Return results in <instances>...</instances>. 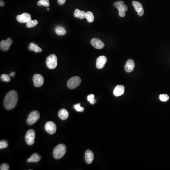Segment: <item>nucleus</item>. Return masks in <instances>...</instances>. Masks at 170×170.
<instances>
[{"mask_svg":"<svg viewBox=\"0 0 170 170\" xmlns=\"http://www.w3.org/2000/svg\"><path fill=\"white\" fill-rule=\"evenodd\" d=\"M18 101V94L15 90H11L8 93L4 99V106L8 110H12L16 106Z\"/></svg>","mask_w":170,"mask_h":170,"instance_id":"1","label":"nucleus"},{"mask_svg":"<svg viewBox=\"0 0 170 170\" xmlns=\"http://www.w3.org/2000/svg\"><path fill=\"white\" fill-rule=\"evenodd\" d=\"M66 152V147L63 144L57 145L53 152L54 158L57 159L61 158L64 156Z\"/></svg>","mask_w":170,"mask_h":170,"instance_id":"2","label":"nucleus"},{"mask_svg":"<svg viewBox=\"0 0 170 170\" xmlns=\"http://www.w3.org/2000/svg\"><path fill=\"white\" fill-rule=\"evenodd\" d=\"M114 6L118 10L119 14L121 17H124L125 16V12L128 10L127 5H125L122 1H118L114 3Z\"/></svg>","mask_w":170,"mask_h":170,"instance_id":"3","label":"nucleus"},{"mask_svg":"<svg viewBox=\"0 0 170 170\" xmlns=\"http://www.w3.org/2000/svg\"><path fill=\"white\" fill-rule=\"evenodd\" d=\"M81 83V79L78 76L72 77L69 79L67 82V86L69 89L72 90L77 88Z\"/></svg>","mask_w":170,"mask_h":170,"instance_id":"4","label":"nucleus"},{"mask_svg":"<svg viewBox=\"0 0 170 170\" xmlns=\"http://www.w3.org/2000/svg\"><path fill=\"white\" fill-rule=\"evenodd\" d=\"M47 66L50 69H54L57 66V57L54 54H52L48 56L47 58Z\"/></svg>","mask_w":170,"mask_h":170,"instance_id":"5","label":"nucleus"},{"mask_svg":"<svg viewBox=\"0 0 170 170\" xmlns=\"http://www.w3.org/2000/svg\"><path fill=\"white\" fill-rule=\"evenodd\" d=\"M40 114L37 111H34L30 112L27 119V123L29 125H33L39 120Z\"/></svg>","mask_w":170,"mask_h":170,"instance_id":"6","label":"nucleus"},{"mask_svg":"<svg viewBox=\"0 0 170 170\" xmlns=\"http://www.w3.org/2000/svg\"><path fill=\"white\" fill-rule=\"evenodd\" d=\"M35 131L33 130H29L27 131L25 136V140L28 145L31 146L35 142Z\"/></svg>","mask_w":170,"mask_h":170,"instance_id":"7","label":"nucleus"},{"mask_svg":"<svg viewBox=\"0 0 170 170\" xmlns=\"http://www.w3.org/2000/svg\"><path fill=\"white\" fill-rule=\"evenodd\" d=\"M34 85L36 87H40L44 83V78L41 75L35 74L33 77Z\"/></svg>","mask_w":170,"mask_h":170,"instance_id":"8","label":"nucleus"},{"mask_svg":"<svg viewBox=\"0 0 170 170\" xmlns=\"http://www.w3.org/2000/svg\"><path fill=\"white\" fill-rule=\"evenodd\" d=\"M12 43V40L10 38H8L6 40H3L1 41L0 43L1 50L3 51H7L8 50H9V48Z\"/></svg>","mask_w":170,"mask_h":170,"instance_id":"9","label":"nucleus"},{"mask_svg":"<svg viewBox=\"0 0 170 170\" xmlns=\"http://www.w3.org/2000/svg\"><path fill=\"white\" fill-rule=\"evenodd\" d=\"M56 126L53 121H48L45 124V130L50 134H53L56 131Z\"/></svg>","mask_w":170,"mask_h":170,"instance_id":"10","label":"nucleus"},{"mask_svg":"<svg viewBox=\"0 0 170 170\" xmlns=\"http://www.w3.org/2000/svg\"><path fill=\"white\" fill-rule=\"evenodd\" d=\"M31 15L28 13H24L23 14L18 15L16 18L17 21L22 23H26L29 22V20H31Z\"/></svg>","mask_w":170,"mask_h":170,"instance_id":"11","label":"nucleus"},{"mask_svg":"<svg viewBox=\"0 0 170 170\" xmlns=\"http://www.w3.org/2000/svg\"><path fill=\"white\" fill-rule=\"evenodd\" d=\"M107 62V58L104 56L99 57L96 60V66L98 69H102L105 67V64Z\"/></svg>","mask_w":170,"mask_h":170,"instance_id":"12","label":"nucleus"},{"mask_svg":"<svg viewBox=\"0 0 170 170\" xmlns=\"http://www.w3.org/2000/svg\"><path fill=\"white\" fill-rule=\"evenodd\" d=\"M132 5L134 7L135 10L137 12L139 16H142L143 15L144 10L142 5L140 3L136 1H132Z\"/></svg>","mask_w":170,"mask_h":170,"instance_id":"13","label":"nucleus"},{"mask_svg":"<svg viewBox=\"0 0 170 170\" xmlns=\"http://www.w3.org/2000/svg\"><path fill=\"white\" fill-rule=\"evenodd\" d=\"M91 44L94 47L97 49H102L105 46L104 43L98 38H93L91 40Z\"/></svg>","mask_w":170,"mask_h":170,"instance_id":"14","label":"nucleus"},{"mask_svg":"<svg viewBox=\"0 0 170 170\" xmlns=\"http://www.w3.org/2000/svg\"><path fill=\"white\" fill-rule=\"evenodd\" d=\"M135 62L133 60L131 59L128 60L127 62H126L125 65V69L127 72H131L133 71L134 69L135 68Z\"/></svg>","mask_w":170,"mask_h":170,"instance_id":"15","label":"nucleus"},{"mask_svg":"<svg viewBox=\"0 0 170 170\" xmlns=\"http://www.w3.org/2000/svg\"><path fill=\"white\" fill-rule=\"evenodd\" d=\"M94 155L93 153L90 150H87L85 154V158L87 164H90L93 161Z\"/></svg>","mask_w":170,"mask_h":170,"instance_id":"16","label":"nucleus"},{"mask_svg":"<svg viewBox=\"0 0 170 170\" xmlns=\"http://www.w3.org/2000/svg\"><path fill=\"white\" fill-rule=\"evenodd\" d=\"M124 87L122 85H117L113 90V94L115 96H122L124 93Z\"/></svg>","mask_w":170,"mask_h":170,"instance_id":"17","label":"nucleus"},{"mask_svg":"<svg viewBox=\"0 0 170 170\" xmlns=\"http://www.w3.org/2000/svg\"><path fill=\"white\" fill-rule=\"evenodd\" d=\"M58 115L60 118L62 120H65L68 118L69 116V114L68 111L65 109L60 110L58 112Z\"/></svg>","mask_w":170,"mask_h":170,"instance_id":"18","label":"nucleus"},{"mask_svg":"<svg viewBox=\"0 0 170 170\" xmlns=\"http://www.w3.org/2000/svg\"><path fill=\"white\" fill-rule=\"evenodd\" d=\"M41 159V156L37 153H34L28 159L27 161L28 162H38Z\"/></svg>","mask_w":170,"mask_h":170,"instance_id":"19","label":"nucleus"},{"mask_svg":"<svg viewBox=\"0 0 170 170\" xmlns=\"http://www.w3.org/2000/svg\"><path fill=\"white\" fill-rule=\"evenodd\" d=\"M28 49L29 50L34 51L35 53H40L42 51V49L40 48L37 44H35L34 43H31L29 44Z\"/></svg>","mask_w":170,"mask_h":170,"instance_id":"20","label":"nucleus"},{"mask_svg":"<svg viewBox=\"0 0 170 170\" xmlns=\"http://www.w3.org/2000/svg\"><path fill=\"white\" fill-rule=\"evenodd\" d=\"M85 11L79 10L78 9H76L74 13V16L76 18H79V19H83L85 18L86 15Z\"/></svg>","mask_w":170,"mask_h":170,"instance_id":"21","label":"nucleus"},{"mask_svg":"<svg viewBox=\"0 0 170 170\" xmlns=\"http://www.w3.org/2000/svg\"><path fill=\"white\" fill-rule=\"evenodd\" d=\"M55 31L58 35H63L66 33L65 29L60 26H57L55 29Z\"/></svg>","mask_w":170,"mask_h":170,"instance_id":"22","label":"nucleus"},{"mask_svg":"<svg viewBox=\"0 0 170 170\" xmlns=\"http://www.w3.org/2000/svg\"><path fill=\"white\" fill-rule=\"evenodd\" d=\"M85 18L87 20L88 22H92L94 20V16L93 14L91 11H87L86 13Z\"/></svg>","mask_w":170,"mask_h":170,"instance_id":"23","label":"nucleus"},{"mask_svg":"<svg viewBox=\"0 0 170 170\" xmlns=\"http://www.w3.org/2000/svg\"><path fill=\"white\" fill-rule=\"evenodd\" d=\"M38 23V22L37 20H31L26 23V26L28 28H33L35 26H37Z\"/></svg>","mask_w":170,"mask_h":170,"instance_id":"24","label":"nucleus"},{"mask_svg":"<svg viewBox=\"0 0 170 170\" xmlns=\"http://www.w3.org/2000/svg\"><path fill=\"white\" fill-rule=\"evenodd\" d=\"M38 5L39 6H44L45 7H49L50 6L49 0H39L38 1Z\"/></svg>","mask_w":170,"mask_h":170,"instance_id":"25","label":"nucleus"},{"mask_svg":"<svg viewBox=\"0 0 170 170\" xmlns=\"http://www.w3.org/2000/svg\"><path fill=\"white\" fill-rule=\"evenodd\" d=\"M1 79L3 81H5V82H10V75L8 74H3L1 75Z\"/></svg>","mask_w":170,"mask_h":170,"instance_id":"26","label":"nucleus"},{"mask_svg":"<svg viewBox=\"0 0 170 170\" xmlns=\"http://www.w3.org/2000/svg\"><path fill=\"white\" fill-rule=\"evenodd\" d=\"M87 100L90 102L91 105H94L96 103V100L94 99V96L93 94H91L88 96Z\"/></svg>","mask_w":170,"mask_h":170,"instance_id":"27","label":"nucleus"},{"mask_svg":"<svg viewBox=\"0 0 170 170\" xmlns=\"http://www.w3.org/2000/svg\"><path fill=\"white\" fill-rule=\"evenodd\" d=\"M8 145H9V143L6 140H1V141H0V149H1L6 148L8 146Z\"/></svg>","mask_w":170,"mask_h":170,"instance_id":"28","label":"nucleus"},{"mask_svg":"<svg viewBox=\"0 0 170 170\" xmlns=\"http://www.w3.org/2000/svg\"><path fill=\"white\" fill-rule=\"evenodd\" d=\"M73 107L76 111L79 112H83V111H84V108L81 107L80 103L75 105H74L73 106Z\"/></svg>","mask_w":170,"mask_h":170,"instance_id":"29","label":"nucleus"},{"mask_svg":"<svg viewBox=\"0 0 170 170\" xmlns=\"http://www.w3.org/2000/svg\"><path fill=\"white\" fill-rule=\"evenodd\" d=\"M159 99L162 102H166L169 99V96L167 94H160L159 96Z\"/></svg>","mask_w":170,"mask_h":170,"instance_id":"30","label":"nucleus"},{"mask_svg":"<svg viewBox=\"0 0 170 170\" xmlns=\"http://www.w3.org/2000/svg\"><path fill=\"white\" fill-rule=\"evenodd\" d=\"M10 166L9 164L6 163L1 164L0 167V170H9Z\"/></svg>","mask_w":170,"mask_h":170,"instance_id":"31","label":"nucleus"},{"mask_svg":"<svg viewBox=\"0 0 170 170\" xmlns=\"http://www.w3.org/2000/svg\"><path fill=\"white\" fill-rule=\"evenodd\" d=\"M66 0H58V3L59 5H62L65 3Z\"/></svg>","mask_w":170,"mask_h":170,"instance_id":"32","label":"nucleus"},{"mask_svg":"<svg viewBox=\"0 0 170 170\" xmlns=\"http://www.w3.org/2000/svg\"><path fill=\"white\" fill-rule=\"evenodd\" d=\"M0 5H1V6L3 7L5 5V3H4V1H2V0H1V1H0Z\"/></svg>","mask_w":170,"mask_h":170,"instance_id":"33","label":"nucleus"},{"mask_svg":"<svg viewBox=\"0 0 170 170\" xmlns=\"http://www.w3.org/2000/svg\"><path fill=\"white\" fill-rule=\"evenodd\" d=\"M10 75L11 77H14V76L15 75V73L14 72H12L10 73Z\"/></svg>","mask_w":170,"mask_h":170,"instance_id":"34","label":"nucleus"},{"mask_svg":"<svg viewBox=\"0 0 170 170\" xmlns=\"http://www.w3.org/2000/svg\"><path fill=\"white\" fill-rule=\"evenodd\" d=\"M47 10H50V9H49V8H47Z\"/></svg>","mask_w":170,"mask_h":170,"instance_id":"35","label":"nucleus"}]
</instances>
